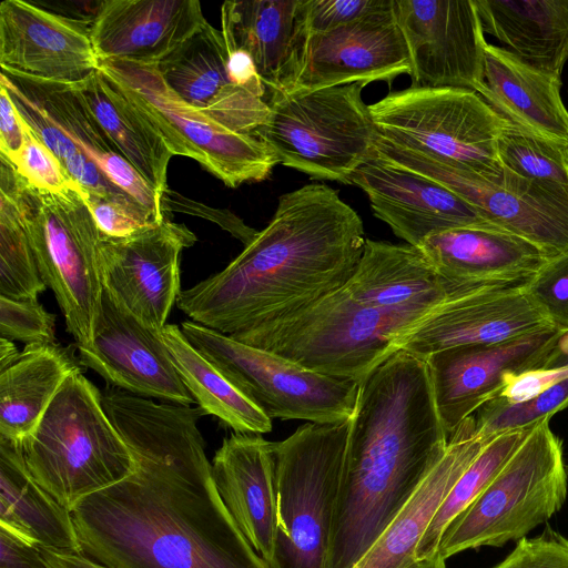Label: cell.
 Returning <instances> with one entry per match:
<instances>
[{
    "mask_svg": "<svg viewBox=\"0 0 568 568\" xmlns=\"http://www.w3.org/2000/svg\"><path fill=\"white\" fill-rule=\"evenodd\" d=\"M101 400L134 468L71 509L82 555L109 568H270L217 493L200 406L110 385Z\"/></svg>",
    "mask_w": 568,
    "mask_h": 568,
    "instance_id": "cell-1",
    "label": "cell"
},
{
    "mask_svg": "<svg viewBox=\"0 0 568 568\" xmlns=\"http://www.w3.org/2000/svg\"><path fill=\"white\" fill-rule=\"evenodd\" d=\"M366 239L358 213L325 184L280 196L268 224L219 273L181 291L191 321L229 336L295 314L341 288Z\"/></svg>",
    "mask_w": 568,
    "mask_h": 568,
    "instance_id": "cell-2",
    "label": "cell"
},
{
    "mask_svg": "<svg viewBox=\"0 0 568 568\" xmlns=\"http://www.w3.org/2000/svg\"><path fill=\"white\" fill-rule=\"evenodd\" d=\"M426 361L398 351L359 383L326 568H353L444 456Z\"/></svg>",
    "mask_w": 568,
    "mask_h": 568,
    "instance_id": "cell-3",
    "label": "cell"
},
{
    "mask_svg": "<svg viewBox=\"0 0 568 568\" xmlns=\"http://www.w3.org/2000/svg\"><path fill=\"white\" fill-rule=\"evenodd\" d=\"M426 315L388 306L353 276L306 308L230 336L320 374L363 382Z\"/></svg>",
    "mask_w": 568,
    "mask_h": 568,
    "instance_id": "cell-4",
    "label": "cell"
},
{
    "mask_svg": "<svg viewBox=\"0 0 568 568\" xmlns=\"http://www.w3.org/2000/svg\"><path fill=\"white\" fill-rule=\"evenodd\" d=\"M19 444L33 480L70 510L134 468L128 445L103 408L101 392L81 368L68 376Z\"/></svg>",
    "mask_w": 568,
    "mask_h": 568,
    "instance_id": "cell-5",
    "label": "cell"
},
{
    "mask_svg": "<svg viewBox=\"0 0 568 568\" xmlns=\"http://www.w3.org/2000/svg\"><path fill=\"white\" fill-rule=\"evenodd\" d=\"M351 83L268 94L270 113L255 135L278 163L311 179L352 184V175L376 154L378 131L362 92Z\"/></svg>",
    "mask_w": 568,
    "mask_h": 568,
    "instance_id": "cell-6",
    "label": "cell"
},
{
    "mask_svg": "<svg viewBox=\"0 0 568 568\" xmlns=\"http://www.w3.org/2000/svg\"><path fill=\"white\" fill-rule=\"evenodd\" d=\"M550 418L531 428L490 484L446 527L437 548L445 559L517 542L562 508L568 475L562 442L552 433Z\"/></svg>",
    "mask_w": 568,
    "mask_h": 568,
    "instance_id": "cell-7",
    "label": "cell"
},
{
    "mask_svg": "<svg viewBox=\"0 0 568 568\" xmlns=\"http://www.w3.org/2000/svg\"><path fill=\"white\" fill-rule=\"evenodd\" d=\"M349 420L305 423L274 443L277 532L271 568H326Z\"/></svg>",
    "mask_w": 568,
    "mask_h": 568,
    "instance_id": "cell-8",
    "label": "cell"
},
{
    "mask_svg": "<svg viewBox=\"0 0 568 568\" xmlns=\"http://www.w3.org/2000/svg\"><path fill=\"white\" fill-rule=\"evenodd\" d=\"M27 231L45 285L52 290L77 346L92 343L101 312V232L79 187L51 193L18 173Z\"/></svg>",
    "mask_w": 568,
    "mask_h": 568,
    "instance_id": "cell-9",
    "label": "cell"
},
{
    "mask_svg": "<svg viewBox=\"0 0 568 568\" xmlns=\"http://www.w3.org/2000/svg\"><path fill=\"white\" fill-rule=\"evenodd\" d=\"M368 109L382 136L501 183L497 141L506 119L476 91L410 85Z\"/></svg>",
    "mask_w": 568,
    "mask_h": 568,
    "instance_id": "cell-10",
    "label": "cell"
},
{
    "mask_svg": "<svg viewBox=\"0 0 568 568\" xmlns=\"http://www.w3.org/2000/svg\"><path fill=\"white\" fill-rule=\"evenodd\" d=\"M99 70L161 134L173 156L195 160L226 186L264 181L278 164L258 136L229 130L180 98L156 64L100 60Z\"/></svg>",
    "mask_w": 568,
    "mask_h": 568,
    "instance_id": "cell-11",
    "label": "cell"
},
{
    "mask_svg": "<svg viewBox=\"0 0 568 568\" xmlns=\"http://www.w3.org/2000/svg\"><path fill=\"white\" fill-rule=\"evenodd\" d=\"M187 341L270 418L338 424L353 416L359 383L320 374L191 320Z\"/></svg>",
    "mask_w": 568,
    "mask_h": 568,
    "instance_id": "cell-12",
    "label": "cell"
},
{
    "mask_svg": "<svg viewBox=\"0 0 568 568\" xmlns=\"http://www.w3.org/2000/svg\"><path fill=\"white\" fill-rule=\"evenodd\" d=\"M377 155L434 180L469 203L489 224L555 256L568 251V192L504 169L501 183L390 141L378 133Z\"/></svg>",
    "mask_w": 568,
    "mask_h": 568,
    "instance_id": "cell-13",
    "label": "cell"
},
{
    "mask_svg": "<svg viewBox=\"0 0 568 568\" xmlns=\"http://www.w3.org/2000/svg\"><path fill=\"white\" fill-rule=\"evenodd\" d=\"M564 334L548 326L499 343L452 347L426 357L447 438L501 393L507 377L546 366Z\"/></svg>",
    "mask_w": 568,
    "mask_h": 568,
    "instance_id": "cell-14",
    "label": "cell"
},
{
    "mask_svg": "<svg viewBox=\"0 0 568 568\" xmlns=\"http://www.w3.org/2000/svg\"><path fill=\"white\" fill-rule=\"evenodd\" d=\"M195 241L184 224L165 219L124 237L101 233L104 290L144 324L161 331L181 293V253Z\"/></svg>",
    "mask_w": 568,
    "mask_h": 568,
    "instance_id": "cell-15",
    "label": "cell"
},
{
    "mask_svg": "<svg viewBox=\"0 0 568 568\" xmlns=\"http://www.w3.org/2000/svg\"><path fill=\"white\" fill-rule=\"evenodd\" d=\"M394 12L412 85L477 90L487 41L475 0H394Z\"/></svg>",
    "mask_w": 568,
    "mask_h": 568,
    "instance_id": "cell-16",
    "label": "cell"
},
{
    "mask_svg": "<svg viewBox=\"0 0 568 568\" xmlns=\"http://www.w3.org/2000/svg\"><path fill=\"white\" fill-rule=\"evenodd\" d=\"M406 41L394 4L332 31L306 37L288 91H308L351 83L392 82L410 75Z\"/></svg>",
    "mask_w": 568,
    "mask_h": 568,
    "instance_id": "cell-17",
    "label": "cell"
},
{
    "mask_svg": "<svg viewBox=\"0 0 568 568\" xmlns=\"http://www.w3.org/2000/svg\"><path fill=\"white\" fill-rule=\"evenodd\" d=\"M77 347L78 362L99 374L110 386L166 403L191 405L195 402L182 382L160 331L140 321L105 290L92 343Z\"/></svg>",
    "mask_w": 568,
    "mask_h": 568,
    "instance_id": "cell-18",
    "label": "cell"
},
{
    "mask_svg": "<svg viewBox=\"0 0 568 568\" xmlns=\"http://www.w3.org/2000/svg\"><path fill=\"white\" fill-rule=\"evenodd\" d=\"M91 22L24 0L0 3L1 71L29 79L75 84L99 69Z\"/></svg>",
    "mask_w": 568,
    "mask_h": 568,
    "instance_id": "cell-19",
    "label": "cell"
},
{
    "mask_svg": "<svg viewBox=\"0 0 568 568\" xmlns=\"http://www.w3.org/2000/svg\"><path fill=\"white\" fill-rule=\"evenodd\" d=\"M524 284L479 286L449 296L397 344L422 359L458 346L494 344L550 326Z\"/></svg>",
    "mask_w": 568,
    "mask_h": 568,
    "instance_id": "cell-20",
    "label": "cell"
},
{
    "mask_svg": "<svg viewBox=\"0 0 568 568\" xmlns=\"http://www.w3.org/2000/svg\"><path fill=\"white\" fill-rule=\"evenodd\" d=\"M352 184L366 193L374 215L415 247L434 233L491 225L453 191L379 158L377 152L352 175Z\"/></svg>",
    "mask_w": 568,
    "mask_h": 568,
    "instance_id": "cell-21",
    "label": "cell"
},
{
    "mask_svg": "<svg viewBox=\"0 0 568 568\" xmlns=\"http://www.w3.org/2000/svg\"><path fill=\"white\" fill-rule=\"evenodd\" d=\"M206 23L197 0H105L90 36L99 60L158 64Z\"/></svg>",
    "mask_w": 568,
    "mask_h": 568,
    "instance_id": "cell-22",
    "label": "cell"
},
{
    "mask_svg": "<svg viewBox=\"0 0 568 568\" xmlns=\"http://www.w3.org/2000/svg\"><path fill=\"white\" fill-rule=\"evenodd\" d=\"M211 467L232 519L271 568L277 532L274 443L256 434L233 433L215 452Z\"/></svg>",
    "mask_w": 568,
    "mask_h": 568,
    "instance_id": "cell-23",
    "label": "cell"
},
{
    "mask_svg": "<svg viewBox=\"0 0 568 568\" xmlns=\"http://www.w3.org/2000/svg\"><path fill=\"white\" fill-rule=\"evenodd\" d=\"M417 248L442 278L460 287L521 284L551 257L534 243L493 225L434 233Z\"/></svg>",
    "mask_w": 568,
    "mask_h": 568,
    "instance_id": "cell-24",
    "label": "cell"
},
{
    "mask_svg": "<svg viewBox=\"0 0 568 568\" xmlns=\"http://www.w3.org/2000/svg\"><path fill=\"white\" fill-rule=\"evenodd\" d=\"M561 75L486 42L476 92L508 122L568 145V110L561 100Z\"/></svg>",
    "mask_w": 568,
    "mask_h": 568,
    "instance_id": "cell-25",
    "label": "cell"
},
{
    "mask_svg": "<svg viewBox=\"0 0 568 568\" xmlns=\"http://www.w3.org/2000/svg\"><path fill=\"white\" fill-rule=\"evenodd\" d=\"M490 439L476 435L474 415L466 418L449 437L442 459L353 568H407L415 562L440 504Z\"/></svg>",
    "mask_w": 568,
    "mask_h": 568,
    "instance_id": "cell-26",
    "label": "cell"
},
{
    "mask_svg": "<svg viewBox=\"0 0 568 568\" xmlns=\"http://www.w3.org/2000/svg\"><path fill=\"white\" fill-rule=\"evenodd\" d=\"M300 0L225 1L221 31L229 50L253 60L268 94L288 91L304 38L300 33Z\"/></svg>",
    "mask_w": 568,
    "mask_h": 568,
    "instance_id": "cell-27",
    "label": "cell"
},
{
    "mask_svg": "<svg viewBox=\"0 0 568 568\" xmlns=\"http://www.w3.org/2000/svg\"><path fill=\"white\" fill-rule=\"evenodd\" d=\"M0 527L40 547L80 552L70 509L27 470L19 443L0 437Z\"/></svg>",
    "mask_w": 568,
    "mask_h": 568,
    "instance_id": "cell-28",
    "label": "cell"
},
{
    "mask_svg": "<svg viewBox=\"0 0 568 568\" xmlns=\"http://www.w3.org/2000/svg\"><path fill=\"white\" fill-rule=\"evenodd\" d=\"M484 33L529 64L561 75L568 61V0H475Z\"/></svg>",
    "mask_w": 568,
    "mask_h": 568,
    "instance_id": "cell-29",
    "label": "cell"
},
{
    "mask_svg": "<svg viewBox=\"0 0 568 568\" xmlns=\"http://www.w3.org/2000/svg\"><path fill=\"white\" fill-rule=\"evenodd\" d=\"M79 368L69 347L26 345L13 363L0 371V437L20 443L28 436L63 382Z\"/></svg>",
    "mask_w": 568,
    "mask_h": 568,
    "instance_id": "cell-30",
    "label": "cell"
},
{
    "mask_svg": "<svg viewBox=\"0 0 568 568\" xmlns=\"http://www.w3.org/2000/svg\"><path fill=\"white\" fill-rule=\"evenodd\" d=\"M71 85L116 151L163 200L173 154L161 134L99 69Z\"/></svg>",
    "mask_w": 568,
    "mask_h": 568,
    "instance_id": "cell-31",
    "label": "cell"
},
{
    "mask_svg": "<svg viewBox=\"0 0 568 568\" xmlns=\"http://www.w3.org/2000/svg\"><path fill=\"white\" fill-rule=\"evenodd\" d=\"M160 335L182 382L206 415L216 416L234 433L262 435L272 430V418L204 357L181 327L166 324Z\"/></svg>",
    "mask_w": 568,
    "mask_h": 568,
    "instance_id": "cell-32",
    "label": "cell"
},
{
    "mask_svg": "<svg viewBox=\"0 0 568 568\" xmlns=\"http://www.w3.org/2000/svg\"><path fill=\"white\" fill-rule=\"evenodd\" d=\"M227 60L222 31L206 23L156 65L165 83L180 98L210 115L242 88L231 81Z\"/></svg>",
    "mask_w": 568,
    "mask_h": 568,
    "instance_id": "cell-33",
    "label": "cell"
},
{
    "mask_svg": "<svg viewBox=\"0 0 568 568\" xmlns=\"http://www.w3.org/2000/svg\"><path fill=\"white\" fill-rule=\"evenodd\" d=\"M68 135L115 186L134 168L116 151L71 84L40 81L2 72Z\"/></svg>",
    "mask_w": 568,
    "mask_h": 568,
    "instance_id": "cell-34",
    "label": "cell"
},
{
    "mask_svg": "<svg viewBox=\"0 0 568 568\" xmlns=\"http://www.w3.org/2000/svg\"><path fill=\"white\" fill-rule=\"evenodd\" d=\"M47 287L27 231L17 172L0 156V296L38 300Z\"/></svg>",
    "mask_w": 568,
    "mask_h": 568,
    "instance_id": "cell-35",
    "label": "cell"
},
{
    "mask_svg": "<svg viewBox=\"0 0 568 568\" xmlns=\"http://www.w3.org/2000/svg\"><path fill=\"white\" fill-rule=\"evenodd\" d=\"M535 425L499 434L484 446L437 509L417 547V560L437 552L442 535L449 523L483 493Z\"/></svg>",
    "mask_w": 568,
    "mask_h": 568,
    "instance_id": "cell-36",
    "label": "cell"
},
{
    "mask_svg": "<svg viewBox=\"0 0 568 568\" xmlns=\"http://www.w3.org/2000/svg\"><path fill=\"white\" fill-rule=\"evenodd\" d=\"M0 83L7 88L24 123L59 159L81 193L101 196L126 194L111 183L99 166L6 75L1 74Z\"/></svg>",
    "mask_w": 568,
    "mask_h": 568,
    "instance_id": "cell-37",
    "label": "cell"
},
{
    "mask_svg": "<svg viewBox=\"0 0 568 568\" xmlns=\"http://www.w3.org/2000/svg\"><path fill=\"white\" fill-rule=\"evenodd\" d=\"M503 169L540 185L568 192V145L508 122L497 141Z\"/></svg>",
    "mask_w": 568,
    "mask_h": 568,
    "instance_id": "cell-38",
    "label": "cell"
},
{
    "mask_svg": "<svg viewBox=\"0 0 568 568\" xmlns=\"http://www.w3.org/2000/svg\"><path fill=\"white\" fill-rule=\"evenodd\" d=\"M568 407V378L523 402L497 396L474 414L476 435L489 439L530 427Z\"/></svg>",
    "mask_w": 568,
    "mask_h": 568,
    "instance_id": "cell-39",
    "label": "cell"
},
{
    "mask_svg": "<svg viewBox=\"0 0 568 568\" xmlns=\"http://www.w3.org/2000/svg\"><path fill=\"white\" fill-rule=\"evenodd\" d=\"M524 288L546 322L568 333V251L549 257L525 282Z\"/></svg>",
    "mask_w": 568,
    "mask_h": 568,
    "instance_id": "cell-40",
    "label": "cell"
},
{
    "mask_svg": "<svg viewBox=\"0 0 568 568\" xmlns=\"http://www.w3.org/2000/svg\"><path fill=\"white\" fill-rule=\"evenodd\" d=\"M393 4L394 0H300V33L304 39L325 33Z\"/></svg>",
    "mask_w": 568,
    "mask_h": 568,
    "instance_id": "cell-41",
    "label": "cell"
},
{
    "mask_svg": "<svg viewBox=\"0 0 568 568\" xmlns=\"http://www.w3.org/2000/svg\"><path fill=\"white\" fill-rule=\"evenodd\" d=\"M82 197L105 236H129L163 221L128 194L101 196L82 193Z\"/></svg>",
    "mask_w": 568,
    "mask_h": 568,
    "instance_id": "cell-42",
    "label": "cell"
},
{
    "mask_svg": "<svg viewBox=\"0 0 568 568\" xmlns=\"http://www.w3.org/2000/svg\"><path fill=\"white\" fill-rule=\"evenodd\" d=\"M55 316L38 300L0 296V335L27 345L55 343Z\"/></svg>",
    "mask_w": 568,
    "mask_h": 568,
    "instance_id": "cell-43",
    "label": "cell"
},
{
    "mask_svg": "<svg viewBox=\"0 0 568 568\" xmlns=\"http://www.w3.org/2000/svg\"><path fill=\"white\" fill-rule=\"evenodd\" d=\"M24 131V144L19 154L12 161L4 158L14 171L29 185L41 191L59 193L70 187H78L64 171L59 159L26 123Z\"/></svg>",
    "mask_w": 568,
    "mask_h": 568,
    "instance_id": "cell-44",
    "label": "cell"
},
{
    "mask_svg": "<svg viewBox=\"0 0 568 568\" xmlns=\"http://www.w3.org/2000/svg\"><path fill=\"white\" fill-rule=\"evenodd\" d=\"M493 568H568V539L546 526L541 534L517 541L513 551Z\"/></svg>",
    "mask_w": 568,
    "mask_h": 568,
    "instance_id": "cell-45",
    "label": "cell"
},
{
    "mask_svg": "<svg viewBox=\"0 0 568 568\" xmlns=\"http://www.w3.org/2000/svg\"><path fill=\"white\" fill-rule=\"evenodd\" d=\"M568 378V333H565L549 363L535 371L509 376L498 395L510 402L527 400Z\"/></svg>",
    "mask_w": 568,
    "mask_h": 568,
    "instance_id": "cell-46",
    "label": "cell"
},
{
    "mask_svg": "<svg viewBox=\"0 0 568 568\" xmlns=\"http://www.w3.org/2000/svg\"><path fill=\"white\" fill-rule=\"evenodd\" d=\"M24 123L7 88L0 83V155L12 161L24 144Z\"/></svg>",
    "mask_w": 568,
    "mask_h": 568,
    "instance_id": "cell-47",
    "label": "cell"
},
{
    "mask_svg": "<svg viewBox=\"0 0 568 568\" xmlns=\"http://www.w3.org/2000/svg\"><path fill=\"white\" fill-rule=\"evenodd\" d=\"M0 568H47L40 546L0 527Z\"/></svg>",
    "mask_w": 568,
    "mask_h": 568,
    "instance_id": "cell-48",
    "label": "cell"
},
{
    "mask_svg": "<svg viewBox=\"0 0 568 568\" xmlns=\"http://www.w3.org/2000/svg\"><path fill=\"white\" fill-rule=\"evenodd\" d=\"M47 568H109L81 552L59 551L40 547Z\"/></svg>",
    "mask_w": 568,
    "mask_h": 568,
    "instance_id": "cell-49",
    "label": "cell"
},
{
    "mask_svg": "<svg viewBox=\"0 0 568 568\" xmlns=\"http://www.w3.org/2000/svg\"><path fill=\"white\" fill-rule=\"evenodd\" d=\"M20 352L12 343L7 338H0V371L10 366L19 356Z\"/></svg>",
    "mask_w": 568,
    "mask_h": 568,
    "instance_id": "cell-50",
    "label": "cell"
},
{
    "mask_svg": "<svg viewBox=\"0 0 568 568\" xmlns=\"http://www.w3.org/2000/svg\"><path fill=\"white\" fill-rule=\"evenodd\" d=\"M407 568H447L446 559L437 551L434 555L418 559Z\"/></svg>",
    "mask_w": 568,
    "mask_h": 568,
    "instance_id": "cell-51",
    "label": "cell"
},
{
    "mask_svg": "<svg viewBox=\"0 0 568 568\" xmlns=\"http://www.w3.org/2000/svg\"><path fill=\"white\" fill-rule=\"evenodd\" d=\"M566 470H567V475H568V463H567V465H566Z\"/></svg>",
    "mask_w": 568,
    "mask_h": 568,
    "instance_id": "cell-52",
    "label": "cell"
}]
</instances>
